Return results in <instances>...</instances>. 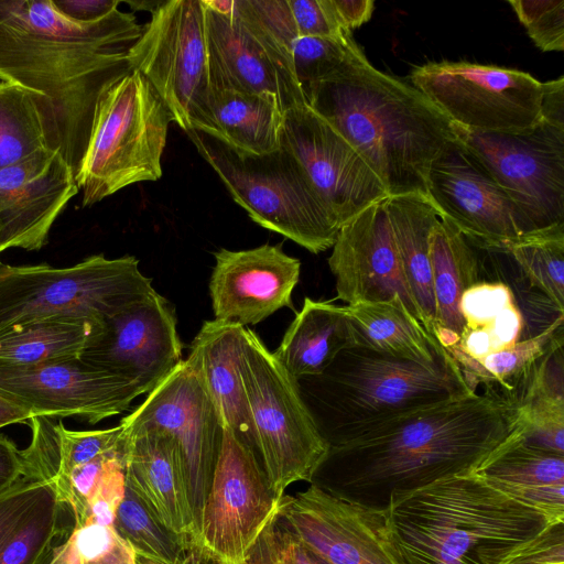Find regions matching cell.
I'll return each instance as SVG.
<instances>
[{
	"label": "cell",
	"mask_w": 564,
	"mask_h": 564,
	"mask_svg": "<svg viewBox=\"0 0 564 564\" xmlns=\"http://www.w3.org/2000/svg\"><path fill=\"white\" fill-rule=\"evenodd\" d=\"M522 425L518 406L475 392L329 447L311 484L344 500L384 510L394 492L471 473Z\"/></svg>",
	"instance_id": "6da1fadb"
},
{
	"label": "cell",
	"mask_w": 564,
	"mask_h": 564,
	"mask_svg": "<svg viewBox=\"0 0 564 564\" xmlns=\"http://www.w3.org/2000/svg\"><path fill=\"white\" fill-rule=\"evenodd\" d=\"M142 29L133 13L119 9L76 22L53 1L0 0V79L50 101L59 152L75 175L99 101L134 70L128 53Z\"/></svg>",
	"instance_id": "7a4b0ae2"
},
{
	"label": "cell",
	"mask_w": 564,
	"mask_h": 564,
	"mask_svg": "<svg viewBox=\"0 0 564 564\" xmlns=\"http://www.w3.org/2000/svg\"><path fill=\"white\" fill-rule=\"evenodd\" d=\"M305 102L369 164L389 196L426 197L432 162L456 142L452 122L415 87L377 69L360 51Z\"/></svg>",
	"instance_id": "3957f363"
},
{
	"label": "cell",
	"mask_w": 564,
	"mask_h": 564,
	"mask_svg": "<svg viewBox=\"0 0 564 564\" xmlns=\"http://www.w3.org/2000/svg\"><path fill=\"white\" fill-rule=\"evenodd\" d=\"M383 512L398 564H499L555 522L473 474L394 492Z\"/></svg>",
	"instance_id": "277c9868"
},
{
	"label": "cell",
	"mask_w": 564,
	"mask_h": 564,
	"mask_svg": "<svg viewBox=\"0 0 564 564\" xmlns=\"http://www.w3.org/2000/svg\"><path fill=\"white\" fill-rule=\"evenodd\" d=\"M296 381L328 448L404 414L476 392L453 358L423 365L354 343L323 372Z\"/></svg>",
	"instance_id": "5b68a950"
},
{
	"label": "cell",
	"mask_w": 564,
	"mask_h": 564,
	"mask_svg": "<svg viewBox=\"0 0 564 564\" xmlns=\"http://www.w3.org/2000/svg\"><path fill=\"white\" fill-rule=\"evenodd\" d=\"M154 290L133 256L95 254L64 268L0 262V330L42 319L105 323Z\"/></svg>",
	"instance_id": "8992f818"
},
{
	"label": "cell",
	"mask_w": 564,
	"mask_h": 564,
	"mask_svg": "<svg viewBox=\"0 0 564 564\" xmlns=\"http://www.w3.org/2000/svg\"><path fill=\"white\" fill-rule=\"evenodd\" d=\"M171 122L170 109L139 72L116 83L99 101L75 175L83 207L132 184L161 178Z\"/></svg>",
	"instance_id": "52a82bcc"
},
{
	"label": "cell",
	"mask_w": 564,
	"mask_h": 564,
	"mask_svg": "<svg viewBox=\"0 0 564 564\" xmlns=\"http://www.w3.org/2000/svg\"><path fill=\"white\" fill-rule=\"evenodd\" d=\"M186 134L251 220L312 253L333 247L339 227L285 150L243 154L199 131Z\"/></svg>",
	"instance_id": "ba28073f"
},
{
	"label": "cell",
	"mask_w": 564,
	"mask_h": 564,
	"mask_svg": "<svg viewBox=\"0 0 564 564\" xmlns=\"http://www.w3.org/2000/svg\"><path fill=\"white\" fill-rule=\"evenodd\" d=\"M240 371L257 456L272 491L281 499L291 484L312 482L328 445L301 397L297 381L248 327L243 330Z\"/></svg>",
	"instance_id": "9c48e42d"
},
{
	"label": "cell",
	"mask_w": 564,
	"mask_h": 564,
	"mask_svg": "<svg viewBox=\"0 0 564 564\" xmlns=\"http://www.w3.org/2000/svg\"><path fill=\"white\" fill-rule=\"evenodd\" d=\"M452 130L511 200L523 234L564 224V122L541 117L514 134Z\"/></svg>",
	"instance_id": "30bf717a"
},
{
	"label": "cell",
	"mask_w": 564,
	"mask_h": 564,
	"mask_svg": "<svg viewBox=\"0 0 564 564\" xmlns=\"http://www.w3.org/2000/svg\"><path fill=\"white\" fill-rule=\"evenodd\" d=\"M411 85L452 123L494 133H522L541 121L543 83L525 72L467 61L414 67Z\"/></svg>",
	"instance_id": "8fae6325"
},
{
	"label": "cell",
	"mask_w": 564,
	"mask_h": 564,
	"mask_svg": "<svg viewBox=\"0 0 564 564\" xmlns=\"http://www.w3.org/2000/svg\"><path fill=\"white\" fill-rule=\"evenodd\" d=\"M280 500L254 453L223 427L221 445L191 549L214 564H246Z\"/></svg>",
	"instance_id": "7c38bea8"
},
{
	"label": "cell",
	"mask_w": 564,
	"mask_h": 564,
	"mask_svg": "<svg viewBox=\"0 0 564 564\" xmlns=\"http://www.w3.org/2000/svg\"><path fill=\"white\" fill-rule=\"evenodd\" d=\"M128 57L185 132L208 86L205 9L202 0H165L143 26Z\"/></svg>",
	"instance_id": "4fadbf2b"
},
{
	"label": "cell",
	"mask_w": 564,
	"mask_h": 564,
	"mask_svg": "<svg viewBox=\"0 0 564 564\" xmlns=\"http://www.w3.org/2000/svg\"><path fill=\"white\" fill-rule=\"evenodd\" d=\"M120 423L130 430H160L175 440L198 524L220 451L223 424L196 368L183 359Z\"/></svg>",
	"instance_id": "5bb4252c"
},
{
	"label": "cell",
	"mask_w": 564,
	"mask_h": 564,
	"mask_svg": "<svg viewBox=\"0 0 564 564\" xmlns=\"http://www.w3.org/2000/svg\"><path fill=\"white\" fill-rule=\"evenodd\" d=\"M281 148L301 166L339 228L368 206L388 198L365 159L305 102L283 113Z\"/></svg>",
	"instance_id": "9a60e30c"
},
{
	"label": "cell",
	"mask_w": 564,
	"mask_h": 564,
	"mask_svg": "<svg viewBox=\"0 0 564 564\" xmlns=\"http://www.w3.org/2000/svg\"><path fill=\"white\" fill-rule=\"evenodd\" d=\"M141 395L131 381L80 357L0 366V397L31 416H79L90 424L127 411Z\"/></svg>",
	"instance_id": "2e32d148"
},
{
	"label": "cell",
	"mask_w": 564,
	"mask_h": 564,
	"mask_svg": "<svg viewBox=\"0 0 564 564\" xmlns=\"http://www.w3.org/2000/svg\"><path fill=\"white\" fill-rule=\"evenodd\" d=\"M170 303L155 290L107 318L80 358L148 394L183 360Z\"/></svg>",
	"instance_id": "e0dca14e"
},
{
	"label": "cell",
	"mask_w": 564,
	"mask_h": 564,
	"mask_svg": "<svg viewBox=\"0 0 564 564\" xmlns=\"http://www.w3.org/2000/svg\"><path fill=\"white\" fill-rule=\"evenodd\" d=\"M278 520L329 564H398L383 510L338 498L315 484L280 500Z\"/></svg>",
	"instance_id": "ac0fdd59"
},
{
	"label": "cell",
	"mask_w": 564,
	"mask_h": 564,
	"mask_svg": "<svg viewBox=\"0 0 564 564\" xmlns=\"http://www.w3.org/2000/svg\"><path fill=\"white\" fill-rule=\"evenodd\" d=\"M426 198L478 249L503 251L523 234L511 200L457 140L432 162Z\"/></svg>",
	"instance_id": "d6986e66"
},
{
	"label": "cell",
	"mask_w": 564,
	"mask_h": 564,
	"mask_svg": "<svg viewBox=\"0 0 564 564\" xmlns=\"http://www.w3.org/2000/svg\"><path fill=\"white\" fill-rule=\"evenodd\" d=\"M328 267L338 300L348 305L399 300L422 324L383 200L368 206L339 228Z\"/></svg>",
	"instance_id": "ffe728a7"
},
{
	"label": "cell",
	"mask_w": 564,
	"mask_h": 564,
	"mask_svg": "<svg viewBox=\"0 0 564 564\" xmlns=\"http://www.w3.org/2000/svg\"><path fill=\"white\" fill-rule=\"evenodd\" d=\"M77 193L75 173L59 151H41L0 170V253L43 248Z\"/></svg>",
	"instance_id": "44dd1931"
},
{
	"label": "cell",
	"mask_w": 564,
	"mask_h": 564,
	"mask_svg": "<svg viewBox=\"0 0 564 564\" xmlns=\"http://www.w3.org/2000/svg\"><path fill=\"white\" fill-rule=\"evenodd\" d=\"M209 294L215 319L256 325L278 310L291 306L301 261L281 245L215 252Z\"/></svg>",
	"instance_id": "7402d4cb"
},
{
	"label": "cell",
	"mask_w": 564,
	"mask_h": 564,
	"mask_svg": "<svg viewBox=\"0 0 564 564\" xmlns=\"http://www.w3.org/2000/svg\"><path fill=\"white\" fill-rule=\"evenodd\" d=\"M123 435L126 486L166 530L191 549L197 522L177 443L155 429L123 426Z\"/></svg>",
	"instance_id": "603a6c76"
},
{
	"label": "cell",
	"mask_w": 564,
	"mask_h": 564,
	"mask_svg": "<svg viewBox=\"0 0 564 564\" xmlns=\"http://www.w3.org/2000/svg\"><path fill=\"white\" fill-rule=\"evenodd\" d=\"M202 2L209 85L261 96L283 113L305 102L296 80L243 26L234 6L229 14H220Z\"/></svg>",
	"instance_id": "cb8c5ba5"
},
{
	"label": "cell",
	"mask_w": 564,
	"mask_h": 564,
	"mask_svg": "<svg viewBox=\"0 0 564 564\" xmlns=\"http://www.w3.org/2000/svg\"><path fill=\"white\" fill-rule=\"evenodd\" d=\"M243 26L293 76L303 93L337 75L360 51L351 33L306 36L292 22L286 0H234Z\"/></svg>",
	"instance_id": "d4e9b609"
},
{
	"label": "cell",
	"mask_w": 564,
	"mask_h": 564,
	"mask_svg": "<svg viewBox=\"0 0 564 564\" xmlns=\"http://www.w3.org/2000/svg\"><path fill=\"white\" fill-rule=\"evenodd\" d=\"M55 486L22 477L0 495V564H41L70 533ZM72 517V516H70Z\"/></svg>",
	"instance_id": "484cf974"
},
{
	"label": "cell",
	"mask_w": 564,
	"mask_h": 564,
	"mask_svg": "<svg viewBox=\"0 0 564 564\" xmlns=\"http://www.w3.org/2000/svg\"><path fill=\"white\" fill-rule=\"evenodd\" d=\"M243 330L245 326L239 324L215 318L206 321L192 341L186 359L199 372L223 427L231 431L257 456L252 419L240 371Z\"/></svg>",
	"instance_id": "4316f807"
},
{
	"label": "cell",
	"mask_w": 564,
	"mask_h": 564,
	"mask_svg": "<svg viewBox=\"0 0 564 564\" xmlns=\"http://www.w3.org/2000/svg\"><path fill=\"white\" fill-rule=\"evenodd\" d=\"M189 122L191 130L239 153L264 155L281 149L283 112L254 94L208 84Z\"/></svg>",
	"instance_id": "83f0119b"
},
{
	"label": "cell",
	"mask_w": 564,
	"mask_h": 564,
	"mask_svg": "<svg viewBox=\"0 0 564 564\" xmlns=\"http://www.w3.org/2000/svg\"><path fill=\"white\" fill-rule=\"evenodd\" d=\"M522 426L469 474L552 521L564 520V456L525 444Z\"/></svg>",
	"instance_id": "f1b7e54d"
},
{
	"label": "cell",
	"mask_w": 564,
	"mask_h": 564,
	"mask_svg": "<svg viewBox=\"0 0 564 564\" xmlns=\"http://www.w3.org/2000/svg\"><path fill=\"white\" fill-rule=\"evenodd\" d=\"M430 256L436 304L434 337L448 352L466 332L460 303L478 283L479 259L476 248L445 218H440L431 234Z\"/></svg>",
	"instance_id": "f546056e"
},
{
	"label": "cell",
	"mask_w": 564,
	"mask_h": 564,
	"mask_svg": "<svg viewBox=\"0 0 564 564\" xmlns=\"http://www.w3.org/2000/svg\"><path fill=\"white\" fill-rule=\"evenodd\" d=\"M383 204L404 278L419 310L422 325L435 339L436 304L430 241L440 216L427 198L419 194L389 196Z\"/></svg>",
	"instance_id": "4dcf8cb0"
},
{
	"label": "cell",
	"mask_w": 564,
	"mask_h": 564,
	"mask_svg": "<svg viewBox=\"0 0 564 564\" xmlns=\"http://www.w3.org/2000/svg\"><path fill=\"white\" fill-rule=\"evenodd\" d=\"M352 344L346 306L304 300L281 344L273 351L295 379L323 372L337 354Z\"/></svg>",
	"instance_id": "1f68e13d"
},
{
	"label": "cell",
	"mask_w": 564,
	"mask_h": 564,
	"mask_svg": "<svg viewBox=\"0 0 564 564\" xmlns=\"http://www.w3.org/2000/svg\"><path fill=\"white\" fill-rule=\"evenodd\" d=\"M346 311L354 344L423 365L452 358L399 300L346 305Z\"/></svg>",
	"instance_id": "d6a6232c"
},
{
	"label": "cell",
	"mask_w": 564,
	"mask_h": 564,
	"mask_svg": "<svg viewBox=\"0 0 564 564\" xmlns=\"http://www.w3.org/2000/svg\"><path fill=\"white\" fill-rule=\"evenodd\" d=\"M50 101L19 85L0 83V170L41 151H59Z\"/></svg>",
	"instance_id": "836d02e7"
},
{
	"label": "cell",
	"mask_w": 564,
	"mask_h": 564,
	"mask_svg": "<svg viewBox=\"0 0 564 564\" xmlns=\"http://www.w3.org/2000/svg\"><path fill=\"white\" fill-rule=\"evenodd\" d=\"M104 323L42 319L0 330V366L25 367L78 358Z\"/></svg>",
	"instance_id": "e575fe53"
},
{
	"label": "cell",
	"mask_w": 564,
	"mask_h": 564,
	"mask_svg": "<svg viewBox=\"0 0 564 564\" xmlns=\"http://www.w3.org/2000/svg\"><path fill=\"white\" fill-rule=\"evenodd\" d=\"M563 314L541 333L497 350L477 361L475 380L486 394L519 408L541 361L563 344Z\"/></svg>",
	"instance_id": "d590c367"
},
{
	"label": "cell",
	"mask_w": 564,
	"mask_h": 564,
	"mask_svg": "<svg viewBox=\"0 0 564 564\" xmlns=\"http://www.w3.org/2000/svg\"><path fill=\"white\" fill-rule=\"evenodd\" d=\"M519 265L532 286L564 311V224L523 234L503 250Z\"/></svg>",
	"instance_id": "8d00e7d4"
},
{
	"label": "cell",
	"mask_w": 564,
	"mask_h": 564,
	"mask_svg": "<svg viewBox=\"0 0 564 564\" xmlns=\"http://www.w3.org/2000/svg\"><path fill=\"white\" fill-rule=\"evenodd\" d=\"M113 529L139 555L159 564H176L189 549L185 541L166 530L127 486L116 511Z\"/></svg>",
	"instance_id": "74e56055"
},
{
	"label": "cell",
	"mask_w": 564,
	"mask_h": 564,
	"mask_svg": "<svg viewBox=\"0 0 564 564\" xmlns=\"http://www.w3.org/2000/svg\"><path fill=\"white\" fill-rule=\"evenodd\" d=\"M508 3L541 51H564V0H509Z\"/></svg>",
	"instance_id": "f35d334b"
},
{
	"label": "cell",
	"mask_w": 564,
	"mask_h": 564,
	"mask_svg": "<svg viewBox=\"0 0 564 564\" xmlns=\"http://www.w3.org/2000/svg\"><path fill=\"white\" fill-rule=\"evenodd\" d=\"M246 564H314L303 545L278 520L260 535Z\"/></svg>",
	"instance_id": "ab89813d"
},
{
	"label": "cell",
	"mask_w": 564,
	"mask_h": 564,
	"mask_svg": "<svg viewBox=\"0 0 564 564\" xmlns=\"http://www.w3.org/2000/svg\"><path fill=\"white\" fill-rule=\"evenodd\" d=\"M514 304L509 288L502 283H477L463 296L460 310L466 330L490 325L508 306Z\"/></svg>",
	"instance_id": "60d3db41"
},
{
	"label": "cell",
	"mask_w": 564,
	"mask_h": 564,
	"mask_svg": "<svg viewBox=\"0 0 564 564\" xmlns=\"http://www.w3.org/2000/svg\"><path fill=\"white\" fill-rule=\"evenodd\" d=\"M499 564H564V520L549 524Z\"/></svg>",
	"instance_id": "b9f144b4"
},
{
	"label": "cell",
	"mask_w": 564,
	"mask_h": 564,
	"mask_svg": "<svg viewBox=\"0 0 564 564\" xmlns=\"http://www.w3.org/2000/svg\"><path fill=\"white\" fill-rule=\"evenodd\" d=\"M288 9L299 33L306 36H340L329 0H286Z\"/></svg>",
	"instance_id": "7bdbcfd3"
},
{
	"label": "cell",
	"mask_w": 564,
	"mask_h": 564,
	"mask_svg": "<svg viewBox=\"0 0 564 564\" xmlns=\"http://www.w3.org/2000/svg\"><path fill=\"white\" fill-rule=\"evenodd\" d=\"M120 0H53L55 8L76 22H94L109 14Z\"/></svg>",
	"instance_id": "ee69618b"
},
{
	"label": "cell",
	"mask_w": 564,
	"mask_h": 564,
	"mask_svg": "<svg viewBox=\"0 0 564 564\" xmlns=\"http://www.w3.org/2000/svg\"><path fill=\"white\" fill-rule=\"evenodd\" d=\"M335 20L344 32H350L371 19L373 0H329Z\"/></svg>",
	"instance_id": "f6af8a7d"
},
{
	"label": "cell",
	"mask_w": 564,
	"mask_h": 564,
	"mask_svg": "<svg viewBox=\"0 0 564 564\" xmlns=\"http://www.w3.org/2000/svg\"><path fill=\"white\" fill-rule=\"evenodd\" d=\"M23 475L22 451L12 440L0 434V495L17 484Z\"/></svg>",
	"instance_id": "bcb514c9"
},
{
	"label": "cell",
	"mask_w": 564,
	"mask_h": 564,
	"mask_svg": "<svg viewBox=\"0 0 564 564\" xmlns=\"http://www.w3.org/2000/svg\"><path fill=\"white\" fill-rule=\"evenodd\" d=\"M93 564H159L139 555L122 538L115 549L104 558ZM177 564V563H176Z\"/></svg>",
	"instance_id": "7dc6e473"
},
{
	"label": "cell",
	"mask_w": 564,
	"mask_h": 564,
	"mask_svg": "<svg viewBox=\"0 0 564 564\" xmlns=\"http://www.w3.org/2000/svg\"><path fill=\"white\" fill-rule=\"evenodd\" d=\"M31 414L0 397V429L14 423L26 422Z\"/></svg>",
	"instance_id": "c3c4849f"
},
{
	"label": "cell",
	"mask_w": 564,
	"mask_h": 564,
	"mask_svg": "<svg viewBox=\"0 0 564 564\" xmlns=\"http://www.w3.org/2000/svg\"><path fill=\"white\" fill-rule=\"evenodd\" d=\"M165 0L158 1V0H133V1H126L127 4L133 10V11H149L150 13H153L160 6L163 4Z\"/></svg>",
	"instance_id": "681fc988"
},
{
	"label": "cell",
	"mask_w": 564,
	"mask_h": 564,
	"mask_svg": "<svg viewBox=\"0 0 564 564\" xmlns=\"http://www.w3.org/2000/svg\"><path fill=\"white\" fill-rule=\"evenodd\" d=\"M306 551H307V550H306ZM307 553H308V555H310V557H311V560H312V562H313L314 564H329L328 562H326V561H325V560H323L322 557H319V556H317V555H315V554H313V553H311V552H308V551H307Z\"/></svg>",
	"instance_id": "f907efd6"
},
{
	"label": "cell",
	"mask_w": 564,
	"mask_h": 564,
	"mask_svg": "<svg viewBox=\"0 0 564 564\" xmlns=\"http://www.w3.org/2000/svg\"><path fill=\"white\" fill-rule=\"evenodd\" d=\"M52 555H53V551L43 560V562L41 564H50Z\"/></svg>",
	"instance_id": "816d5d0a"
},
{
	"label": "cell",
	"mask_w": 564,
	"mask_h": 564,
	"mask_svg": "<svg viewBox=\"0 0 564 564\" xmlns=\"http://www.w3.org/2000/svg\"><path fill=\"white\" fill-rule=\"evenodd\" d=\"M177 564H189V561L184 558L181 562H178Z\"/></svg>",
	"instance_id": "f5cc1de1"
}]
</instances>
